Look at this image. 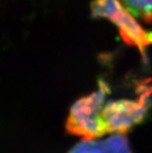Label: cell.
<instances>
[{"instance_id": "1", "label": "cell", "mask_w": 152, "mask_h": 153, "mask_svg": "<svg viewBox=\"0 0 152 153\" xmlns=\"http://www.w3.org/2000/svg\"><path fill=\"white\" fill-rule=\"evenodd\" d=\"M152 104V84L142 81L137 86L135 99L122 98L107 101L102 111L106 133H122L138 125L147 115Z\"/></svg>"}, {"instance_id": "2", "label": "cell", "mask_w": 152, "mask_h": 153, "mask_svg": "<svg viewBox=\"0 0 152 153\" xmlns=\"http://www.w3.org/2000/svg\"><path fill=\"white\" fill-rule=\"evenodd\" d=\"M110 94L108 84L102 81L92 93L79 98L71 106L66 128L70 133L84 139L101 137L105 134L102 111Z\"/></svg>"}, {"instance_id": "3", "label": "cell", "mask_w": 152, "mask_h": 153, "mask_svg": "<svg viewBox=\"0 0 152 153\" xmlns=\"http://www.w3.org/2000/svg\"><path fill=\"white\" fill-rule=\"evenodd\" d=\"M91 11L95 18L106 19L115 25L122 41L145 55L152 45V33L146 31L119 0H93Z\"/></svg>"}, {"instance_id": "4", "label": "cell", "mask_w": 152, "mask_h": 153, "mask_svg": "<svg viewBox=\"0 0 152 153\" xmlns=\"http://www.w3.org/2000/svg\"><path fill=\"white\" fill-rule=\"evenodd\" d=\"M69 153H131V150L127 137L117 133L101 139H83Z\"/></svg>"}, {"instance_id": "5", "label": "cell", "mask_w": 152, "mask_h": 153, "mask_svg": "<svg viewBox=\"0 0 152 153\" xmlns=\"http://www.w3.org/2000/svg\"><path fill=\"white\" fill-rule=\"evenodd\" d=\"M135 18L152 23V0H119Z\"/></svg>"}]
</instances>
